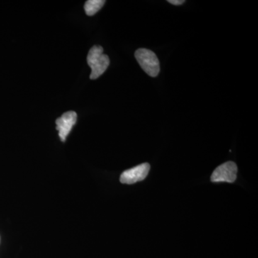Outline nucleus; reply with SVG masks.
<instances>
[{
	"label": "nucleus",
	"instance_id": "obj_1",
	"mask_svg": "<svg viewBox=\"0 0 258 258\" xmlns=\"http://www.w3.org/2000/svg\"><path fill=\"white\" fill-rule=\"evenodd\" d=\"M87 62L91 69L90 79L95 80L104 74L109 66L110 59L108 55L103 53V47L95 45L88 52Z\"/></svg>",
	"mask_w": 258,
	"mask_h": 258
},
{
	"label": "nucleus",
	"instance_id": "obj_2",
	"mask_svg": "<svg viewBox=\"0 0 258 258\" xmlns=\"http://www.w3.org/2000/svg\"><path fill=\"white\" fill-rule=\"evenodd\" d=\"M135 57L141 68L151 77H157L160 71V66L157 55L153 51L145 48L138 49Z\"/></svg>",
	"mask_w": 258,
	"mask_h": 258
},
{
	"label": "nucleus",
	"instance_id": "obj_3",
	"mask_svg": "<svg viewBox=\"0 0 258 258\" xmlns=\"http://www.w3.org/2000/svg\"><path fill=\"white\" fill-rule=\"evenodd\" d=\"M237 166L232 161H227L215 169L211 176L212 182L233 183L237 179Z\"/></svg>",
	"mask_w": 258,
	"mask_h": 258
},
{
	"label": "nucleus",
	"instance_id": "obj_4",
	"mask_svg": "<svg viewBox=\"0 0 258 258\" xmlns=\"http://www.w3.org/2000/svg\"><path fill=\"white\" fill-rule=\"evenodd\" d=\"M150 170V165L144 163L122 173L120 181L122 184H132L146 179Z\"/></svg>",
	"mask_w": 258,
	"mask_h": 258
},
{
	"label": "nucleus",
	"instance_id": "obj_5",
	"mask_svg": "<svg viewBox=\"0 0 258 258\" xmlns=\"http://www.w3.org/2000/svg\"><path fill=\"white\" fill-rule=\"evenodd\" d=\"M76 121L77 113L72 111L66 112L56 120V129L58 131L59 137L62 142H66V138L76 124Z\"/></svg>",
	"mask_w": 258,
	"mask_h": 258
},
{
	"label": "nucleus",
	"instance_id": "obj_6",
	"mask_svg": "<svg viewBox=\"0 0 258 258\" xmlns=\"http://www.w3.org/2000/svg\"><path fill=\"white\" fill-rule=\"evenodd\" d=\"M106 3L104 0H88L85 3L84 10L86 15L93 16L103 8Z\"/></svg>",
	"mask_w": 258,
	"mask_h": 258
},
{
	"label": "nucleus",
	"instance_id": "obj_7",
	"mask_svg": "<svg viewBox=\"0 0 258 258\" xmlns=\"http://www.w3.org/2000/svg\"><path fill=\"white\" fill-rule=\"evenodd\" d=\"M168 3L174 5H181L184 3L185 1L184 0H169Z\"/></svg>",
	"mask_w": 258,
	"mask_h": 258
}]
</instances>
